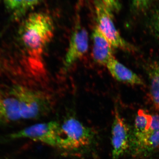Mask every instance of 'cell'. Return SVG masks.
I'll use <instances>...</instances> for the list:
<instances>
[{"label": "cell", "mask_w": 159, "mask_h": 159, "mask_svg": "<svg viewBox=\"0 0 159 159\" xmlns=\"http://www.w3.org/2000/svg\"><path fill=\"white\" fill-rule=\"evenodd\" d=\"M54 31L52 18L43 12L31 13L23 22L19 31V38L32 62H38L41 59L53 39Z\"/></svg>", "instance_id": "1"}, {"label": "cell", "mask_w": 159, "mask_h": 159, "mask_svg": "<svg viewBox=\"0 0 159 159\" xmlns=\"http://www.w3.org/2000/svg\"><path fill=\"white\" fill-rule=\"evenodd\" d=\"M10 94L17 99L21 119H38L50 113L53 108V99L44 92L17 84Z\"/></svg>", "instance_id": "2"}, {"label": "cell", "mask_w": 159, "mask_h": 159, "mask_svg": "<svg viewBox=\"0 0 159 159\" xmlns=\"http://www.w3.org/2000/svg\"><path fill=\"white\" fill-rule=\"evenodd\" d=\"M60 124L62 139L61 149L79 150L92 145L95 140V131L75 117H68Z\"/></svg>", "instance_id": "3"}, {"label": "cell", "mask_w": 159, "mask_h": 159, "mask_svg": "<svg viewBox=\"0 0 159 159\" xmlns=\"http://www.w3.org/2000/svg\"><path fill=\"white\" fill-rule=\"evenodd\" d=\"M12 139H28L61 149V124L56 121L39 123L11 134Z\"/></svg>", "instance_id": "4"}, {"label": "cell", "mask_w": 159, "mask_h": 159, "mask_svg": "<svg viewBox=\"0 0 159 159\" xmlns=\"http://www.w3.org/2000/svg\"><path fill=\"white\" fill-rule=\"evenodd\" d=\"M97 25L96 27L107 39L113 48L131 52L135 50L133 46L127 42L119 34L113 20L111 11L102 0H95Z\"/></svg>", "instance_id": "5"}, {"label": "cell", "mask_w": 159, "mask_h": 159, "mask_svg": "<svg viewBox=\"0 0 159 159\" xmlns=\"http://www.w3.org/2000/svg\"><path fill=\"white\" fill-rule=\"evenodd\" d=\"M89 35L88 31L77 22L72 34L63 62L64 70H68L83 57L88 51Z\"/></svg>", "instance_id": "6"}, {"label": "cell", "mask_w": 159, "mask_h": 159, "mask_svg": "<svg viewBox=\"0 0 159 159\" xmlns=\"http://www.w3.org/2000/svg\"><path fill=\"white\" fill-rule=\"evenodd\" d=\"M111 143L113 159L119 158L130 146L129 128L117 108L114 111L111 130Z\"/></svg>", "instance_id": "7"}, {"label": "cell", "mask_w": 159, "mask_h": 159, "mask_svg": "<svg viewBox=\"0 0 159 159\" xmlns=\"http://www.w3.org/2000/svg\"><path fill=\"white\" fill-rule=\"evenodd\" d=\"M92 57L99 65L106 66L114 57L112 47L99 29L95 27L92 35Z\"/></svg>", "instance_id": "8"}, {"label": "cell", "mask_w": 159, "mask_h": 159, "mask_svg": "<svg viewBox=\"0 0 159 159\" xmlns=\"http://www.w3.org/2000/svg\"><path fill=\"white\" fill-rule=\"evenodd\" d=\"M114 79L119 82L131 85H142L144 82L135 73L122 64L115 57L105 66Z\"/></svg>", "instance_id": "9"}, {"label": "cell", "mask_w": 159, "mask_h": 159, "mask_svg": "<svg viewBox=\"0 0 159 159\" xmlns=\"http://www.w3.org/2000/svg\"><path fill=\"white\" fill-rule=\"evenodd\" d=\"M21 119L17 99L10 95L0 98V125L15 122Z\"/></svg>", "instance_id": "10"}, {"label": "cell", "mask_w": 159, "mask_h": 159, "mask_svg": "<svg viewBox=\"0 0 159 159\" xmlns=\"http://www.w3.org/2000/svg\"><path fill=\"white\" fill-rule=\"evenodd\" d=\"M133 150L135 154L149 152L159 147V130L134 138Z\"/></svg>", "instance_id": "11"}, {"label": "cell", "mask_w": 159, "mask_h": 159, "mask_svg": "<svg viewBox=\"0 0 159 159\" xmlns=\"http://www.w3.org/2000/svg\"><path fill=\"white\" fill-rule=\"evenodd\" d=\"M147 71L149 81L148 96L154 107L159 111V61L151 63Z\"/></svg>", "instance_id": "12"}, {"label": "cell", "mask_w": 159, "mask_h": 159, "mask_svg": "<svg viewBox=\"0 0 159 159\" xmlns=\"http://www.w3.org/2000/svg\"><path fill=\"white\" fill-rule=\"evenodd\" d=\"M152 115L143 110L138 111L135 119L134 137H139L148 133L151 125Z\"/></svg>", "instance_id": "13"}, {"label": "cell", "mask_w": 159, "mask_h": 159, "mask_svg": "<svg viewBox=\"0 0 159 159\" xmlns=\"http://www.w3.org/2000/svg\"><path fill=\"white\" fill-rule=\"evenodd\" d=\"M43 0H23L22 5L19 11L13 16L14 20H19L23 17L27 11L33 9Z\"/></svg>", "instance_id": "14"}, {"label": "cell", "mask_w": 159, "mask_h": 159, "mask_svg": "<svg viewBox=\"0 0 159 159\" xmlns=\"http://www.w3.org/2000/svg\"><path fill=\"white\" fill-rule=\"evenodd\" d=\"M23 0H4L7 9L12 12V17L19 11Z\"/></svg>", "instance_id": "15"}, {"label": "cell", "mask_w": 159, "mask_h": 159, "mask_svg": "<svg viewBox=\"0 0 159 159\" xmlns=\"http://www.w3.org/2000/svg\"><path fill=\"white\" fill-rule=\"evenodd\" d=\"M153 0H133V6L135 10L144 11L148 9Z\"/></svg>", "instance_id": "16"}, {"label": "cell", "mask_w": 159, "mask_h": 159, "mask_svg": "<svg viewBox=\"0 0 159 159\" xmlns=\"http://www.w3.org/2000/svg\"><path fill=\"white\" fill-rule=\"evenodd\" d=\"M159 130V116L157 115H152L151 125L150 130L148 132L156 131Z\"/></svg>", "instance_id": "17"}, {"label": "cell", "mask_w": 159, "mask_h": 159, "mask_svg": "<svg viewBox=\"0 0 159 159\" xmlns=\"http://www.w3.org/2000/svg\"><path fill=\"white\" fill-rule=\"evenodd\" d=\"M152 26L154 30L159 34V11H157L152 19Z\"/></svg>", "instance_id": "18"}, {"label": "cell", "mask_w": 159, "mask_h": 159, "mask_svg": "<svg viewBox=\"0 0 159 159\" xmlns=\"http://www.w3.org/2000/svg\"><path fill=\"white\" fill-rule=\"evenodd\" d=\"M2 97V96H1V93H0V98H1V97Z\"/></svg>", "instance_id": "19"}]
</instances>
